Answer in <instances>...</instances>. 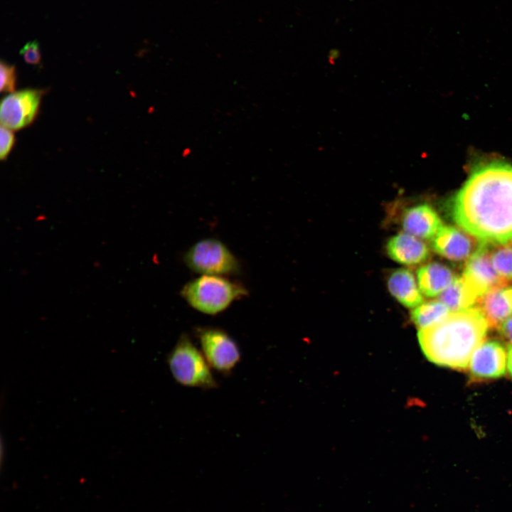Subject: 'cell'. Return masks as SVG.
I'll list each match as a JSON object with an SVG mask.
<instances>
[{
	"label": "cell",
	"instance_id": "cell-16",
	"mask_svg": "<svg viewBox=\"0 0 512 512\" xmlns=\"http://www.w3.org/2000/svg\"><path fill=\"white\" fill-rule=\"evenodd\" d=\"M481 297L475 287L464 276L455 277L451 284L439 296V300L456 311L474 306Z\"/></svg>",
	"mask_w": 512,
	"mask_h": 512
},
{
	"label": "cell",
	"instance_id": "cell-2",
	"mask_svg": "<svg viewBox=\"0 0 512 512\" xmlns=\"http://www.w3.org/2000/svg\"><path fill=\"white\" fill-rule=\"evenodd\" d=\"M489 324L476 306L451 311L440 323L419 329L417 338L426 358L438 366L468 368L471 355L484 341Z\"/></svg>",
	"mask_w": 512,
	"mask_h": 512
},
{
	"label": "cell",
	"instance_id": "cell-23",
	"mask_svg": "<svg viewBox=\"0 0 512 512\" xmlns=\"http://www.w3.org/2000/svg\"><path fill=\"white\" fill-rule=\"evenodd\" d=\"M508 370L512 377V344L508 348Z\"/></svg>",
	"mask_w": 512,
	"mask_h": 512
},
{
	"label": "cell",
	"instance_id": "cell-15",
	"mask_svg": "<svg viewBox=\"0 0 512 512\" xmlns=\"http://www.w3.org/2000/svg\"><path fill=\"white\" fill-rule=\"evenodd\" d=\"M417 278L422 294L427 297H434L451 284L455 276L448 267L434 262L421 266L417 270Z\"/></svg>",
	"mask_w": 512,
	"mask_h": 512
},
{
	"label": "cell",
	"instance_id": "cell-20",
	"mask_svg": "<svg viewBox=\"0 0 512 512\" xmlns=\"http://www.w3.org/2000/svg\"><path fill=\"white\" fill-rule=\"evenodd\" d=\"M20 54L24 62L28 65H39L41 64L39 45L36 41L26 43L20 50Z\"/></svg>",
	"mask_w": 512,
	"mask_h": 512
},
{
	"label": "cell",
	"instance_id": "cell-21",
	"mask_svg": "<svg viewBox=\"0 0 512 512\" xmlns=\"http://www.w3.org/2000/svg\"><path fill=\"white\" fill-rule=\"evenodd\" d=\"M0 158L6 159L15 142L14 134L11 129L1 125Z\"/></svg>",
	"mask_w": 512,
	"mask_h": 512
},
{
	"label": "cell",
	"instance_id": "cell-7",
	"mask_svg": "<svg viewBox=\"0 0 512 512\" xmlns=\"http://www.w3.org/2000/svg\"><path fill=\"white\" fill-rule=\"evenodd\" d=\"M43 90L26 89L11 92L1 102V125L18 130L29 125L36 117Z\"/></svg>",
	"mask_w": 512,
	"mask_h": 512
},
{
	"label": "cell",
	"instance_id": "cell-6",
	"mask_svg": "<svg viewBox=\"0 0 512 512\" xmlns=\"http://www.w3.org/2000/svg\"><path fill=\"white\" fill-rule=\"evenodd\" d=\"M195 335L211 368L223 375H230L241 359L240 347L233 338L215 326L197 327Z\"/></svg>",
	"mask_w": 512,
	"mask_h": 512
},
{
	"label": "cell",
	"instance_id": "cell-3",
	"mask_svg": "<svg viewBox=\"0 0 512 512\" xmlns=\"http://www.w3.org/2000/svg\"><path fill=\"white\" fill-rule=\"evenodd\" d=\"M248 294L241 284L222 276L202 275L186 284L181 297L194 309L205 314L216 315L234 301Z\"/></svg>",
	"mask_w": 512,
	"mask_h": 512
},
{
	"label": "cell",
	"instance_id": "cell-8",
	"mask_svg": "<svg viewBox=\"0 0 512 512\" xmlns=\"http://www.w3.org/2000/svg\"><path fill=\"white\" fill-rule=\"evenodd\" d=\"M490 244L481 242L477 250L466 261L462 273L481 297L490 290L506 287L509 282L495 270L490 257Z\"/></svg>",
	"mask_w": 512,
	"mask_h": 512
},
{
	"label": "cell",
	"instance_id": "cell-4",
	"mask_svg": "<svg viewBox=\"0 0 512 512\" xmlns=\"http://www.w3.org/2000/svg\"><path fill=\"white\" fill-rule=\"evenodd\" d=\"M174 380L182 386L212 390L218 387L211 367L201 350L186 334H182L167 356Z\"/></svg>",
	"mask_w": 512,
	"mask_h": 512
},
{
	"label": "cell",
	"instance_id": "cell-22",
	"mask_svg": "<svg viewBox=\"0 0 512 512\" xmlns=\"http://www.w3.org/2000/svg\"><path fill=\"white\" fill-rule=\"evenodd\" d=\"M501 334L512 344V317L504 321L499 326Z\"/></svg>",
	"mask_w": 512,
	"mask_h": 512
},
{
	"label": "cell",
	"instance_id": "cell-12",
	"mask_svg": "<svg viewBox=\"0 0 512 512\" xmlns=\"http://www.w3.org/2000/svg\"><path fill=\"white\" fill-rule=\"evenodd\" d=\"M386 251L393 261L408 266L420 265L430 255L429 248L421 239L404 231L388 240Z\"/></svg>",
	"mask_w": 512,
	"mask_h": 512
},
{
	"label": "cell",
	"instance_id": "cell-10",
	"mask_svg": "<svg viewBox=\"0 0 512 512\" xmlns=\"http://www.w3.org/2000/svg\"><path fill=\"white\" fill-rule=\"evenodd\" d=\"M506 351L498 341H483L471 356L468 369L476 379H494L505 374Z\"/></svg>",
	"mask_w": 512,
	"mask_h": 512
},
{
	"label": "cell",
	"instance_id": "cell-13",
	"mask_svg": "<svg viewBox=\"0 0 512 512\" xmlns=\"http://www.w3.org/2000/svg\"><path fill=\"white\" fill-rule=\"evenodd\" d=\"M476 306L485 316L489 326L498 329L512 314V287H501L482 295Z\"/></svg>",
	"mask_w": 512,
	"mask_h": 512
},
{
	"label": "cell",
	"instance_id": "cell-1",
	"mask_svg": "<svg viewBox=\"0 0 512 512\" xmlns=\"http://www.w3.org/2000/svg\"><path fill=\"white\" fill-rule=\"evenodd\" d=\"M449 213L481 242H512V166L492 161L476 167L452 199Z\"/></svg>",
	"mask_w": 512,
	"mask_h": 512
},
{
	"label": "cell",
	"instance_id": "cell-19",
	"mask_svg": "<svg viewBox=\"0 0 512 512\" xmlns=\"http://www.w3.org/2000/svg\"><path fill=\"white\" fill-rule=\"evenodd\" d=\"M0 90L1 92H14L16 84V72L14 65L4 61L0 64Z\"/></svg>",
	"mask_w": 512,
	"mask_h": 512
},
{
	"label": "cell",
	"instance_id": "cell-18",
	"mask_svg": "<svg viewBox=\"0 0 512 512\" xmlns=\"http://www.w3.org/2000/svg\"><path fill=\"white\" fill-rule=\"evenodd\" d=\"M490 247V257L497 273L509 281L512 279V242Z\"/></svg>",
	"mask_w": 512,
	"mask_h": 512
},
{
	"label": "cell",
	"instance_id": "cell-14",
	"mask_svg": "<svg viewBox=\"0 0 512 512\" xmlns=\"http://www.w3.org/2000/svg\"><path fill=\"white\" fill-rule=\"evenodd\" d=\"M387 286L391 295L405 307L415 308L423 303V294L408 269L394 270L388 278Z\"/></svg>",
	"mask_w": 512,
	"mask_h": 512
},
{
	"label": "cell",
	"instance_id": "cell-5",
	"mask_svg": "<svg viewBox=\"0 0 512 512\" xmlns=\"http://www.w3.org/2000/svg\"><path fill=\"white\" fill-rule=\"evenodd\" d=\"M183 261L193 272L203 275L238 274L241 266L238 258L220 240L203 239L184 254Z\"/></svg>",
	"mask_w": 512,
	"mask_h": 512
},
{
	"label": "cell",
	"instance_id": "cell-9",
	"mask_svg": "<svg viewBox=\"0 0 512 512\" xmlns=\"http://www.w3.org/2000/svg\"><path fill=\"white\" fill-rule=\"evenodd\" d=\"M481 242L461 228L443 225L431 240L433 250L452 262L466 261Z\"/></svg>",
	"mask_w": 512,
	"mask_h": 512
},
{
	"label": "cell",
	"instance_id": "cell-17",
	"mask_svg": "<svg viewBox=\"0 0 512 512\" xmlns=\"http://www.w3.org/2000/svg\"><path fill=\"white\" fill-rule=\"evenodd\" d=\"M449 313V308L441 301H430L414 308L411 319L418 329H422L440 323Z\"/></svg>",
	"mask_w": 512,
	"mask_h": 512
},
{
	"label": "cell",
	"instance_id": "cell-11",
	"mask_svg": "<svg viewBox=\"0 0 512 512\" xmlns=\"http://www.w3.org/2000/svg\"><path fill=\"white\" fill-rule=\"evenodd\" d=\"M401 225L404 232L424 240H432L443 226L437 212L427 204L405 209L401 217Z\"/></svg>",
	"mask_w": 512,
	"mask_h": 512
}]
</instances>
